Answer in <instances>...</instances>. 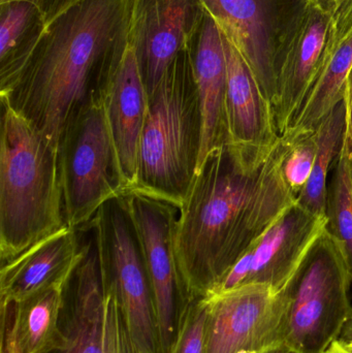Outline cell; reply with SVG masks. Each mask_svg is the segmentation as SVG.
Here are the masks:
<instances>
[{
    "mask_svg": "<svg viewBox=\"0 0 352 353\" xmlns=\"http://www.w3.org/2000/svg\"><path fill=\"white\" fill-rule=\"evenodd\" d=\"M289 148L282 137L269 150L227 142L198 165L176 221V259L187 305L212 294L297 203L283 175Z\"/></svg>",
    "mask_w": 352,
    "mask_h": 353,
    "instance_id": "6da1fadb",
    "label": "cell"
},
{
    "mask_svg": "<svg viewBox=\"0 0 352 353\" xmlns=\"http://www.w3.org/2000/svg\"><path fill=\"white\" fill-rule=\"evenodd\" d=\"M134 0H83L47 25L2 103L60 146L76 112L103 92L130 48Z\"/></svg>",
    "mask_w": 352,
    "mask_h": 353,
    "instance_id": "7a4b0ae2",
    "label": "cell"
},
{
    "mask_svg": "<svg viewBox=\"0 0 352 353\" xmlns=\"http://www.w3.org/2000/svg\"><path fill=\"white\" fill-rule=\"evenodd\" d=\"M0 259L8 263L65 225L59 146L2 103Z\"/></svg>",
    "mask_w": 352,
    "mask_h": 353,
    "instance_id": "3957f363",
    "label": "cell"
},
{
    "mask_svg": "<svg viewBox=\"0 0 352 353\" xmlns=\"http://www.w3.org/2000/svg\"><path fill=\"white\" fill-rule=\"evenodd\" d=\"M148 97L138 180L132 191L180 209L194 182L203 134L200 97L188 49L176 56Z\"/></svg>",
    "mask_w": 352,
    "mask_h": 353,
    "instance_id": "277c9868",
    "label": "cell"
},
{
    "mask_svg": "<svg viewBox=\"0 0 352 353\" xmlns=\"http://www.w3.org/2000/svg\"><path fill=\"white\" fill-rule=\"evenodd\" d=\"M352 270L341 243L328 228L287 288L284 344L297 353H324L352 313Z\"/></svg>",
    "mask_w": 352,
    "mask_h": 353,
    "instance_id": "5b68a950",
    "label": "cell"
},
{
    "mask_svg": "<svg viewBox=\"0 0 352 353\" xmlns=\"http://www.w3.org/2000/svg\"><path fill=\"white\" fill-rule=\"evenodd\" d=\"M94 93L68 122L59 146L66 225L83 228L103 205L124 194L119 161L103 107Z\"/></svg>",
    "mask_w": 352,
    "mask_h": 353,
    "instance_id": "8992f818",
    "label": "cell"
},
{
    "mask_svg": "<svg viewBox=\"0 0 352 353\" xmlns=\"http://www.w3.org/2000/svg\"><path fill=\"white\" fill-rule=\"evenodd\" d=\"M101 276L111 286L136 353H161L150 282L132 221L119 197L107 201L87 224Z\"/></svg>",
    "mask_w": 352,
    "mask_h": 353,
    "instance_id": "52a82bcc",
    "label": "cell"
},
{
    "mask_svg": "<svg viewBox=\"0 0 352 353\" xmlns=\"http://www.w3.org/2000/svg\"><path fill=\"white\" fill-rule=\"evenodd\" d=\"M119 199L142 251L154 302L161 353H169L187 306L175 252L179 209L167 201L134 191Z\"/></svg>",
    "mask_w": 352,
    "mask_h": 353,
    "instance_id": "ba28073f",
    "label": "cell"
},
{
    "mask_svg": "<svg viewBox=\"0 0 352 353\" xmlns=\"http://www.w3.org/2000/svg\"><path fill=\"white\" fill-rule=\"evenodd\" d=\"M206 300V353H267L284 344L289 310L284 290L246 284Z\"/></svg>",
    "mask_w": 352,
    "mask_h": 353,
    "instance_id": "9c48e42d",
    "label": "cell"
},
{
    "mask_svg": "<svg viewBox=\"0 0 352 353\" xmlns=\"http://www.w3.org/2000/svg\"><path fill=\"white\" fill-rule=\"evenodd\" d=\"M334 39V10L306 1L277 54L272 109L279 136L289 130L315 84Z\"/></svg>",
    "mask_w": 352,
    "mask_h": 353,
    "instance_id": "30bf717a",
    "label": "cell"
},
{
    "mask_svg": "<svg viewBox=\"0 0 352 353\" xmlns=\"http://www.w3.org/2000/svg\"><path fill=\"white\" fill-rule=\"evenodd\" d=\"M222 34L239 50L272 105L277 54L306 0H200Z\"/></svg>",
    "mask_w": 352,
    "mask_h": 353,
    "instance_id": "8fae6325",
    "label": "cell"
},
{
    "mask_svg": "<svg viewBox=\"0 0 352 353\" xmlns=\"http://www.w3.org/2000/svg\"><path fill=\"white\" fill-rule=\"evenodd\" d=\"M327 225L328 217H318L296 203L248 249L211 294L246 284H266L282 292Z\"/></svg>",
    "mask_w": 352,
    "mask_h": 353,
    "instance_id": "7c38bea8",
    "label": "cell"
},
{
    "mask_svg": "<svg viewBox=\"0 0 352 353\" xmlns=\"http://www.w3.org/2000/svg\"><path fill=\"white\" fill-rule=\"evenodd\" d=\"M205 16L200 0H134L130 46L148 97L176 56L188 49Z\"/></svg>",
    "mask_w": 352,
    "mask_h": 353,
    "instance_id": "4fadbf2b",
    "label": "cell"
},
{
    "mask_svg": "<svg viewBox=\"0 0 352 353\" xmlns=\"http://www.w3.org/2000/svg\"><path fill=\"white\" fill-rule=\"evenodd\" d=\"M64 311L78 330L81 353H136L115 294L101 276L93 238L68 283Z\"/></svg>",
    "mask_w": 352,
    "mask_h": 353,
    "instance_id": "5bb4252c",
    "label": "cell"
},
{
    "mask_svg": "<svg viewBox=\"0 0 352 353\" xmlns=\"http://www.w3.org/2000/svg\"><path fill=\"white\" fill-rule=\"evenodd\" d=\"M85 253L86 245H79L76 228L65 224L1 265V303L20 302L54 284L68 281Z\"/></svg>",
    "mask_w": 352,
    "mask_h": 353,
    "instance_id": "9a60e30c",
    "label": "cell"
},
{
    "mask_svg": "<svg viewBox=\"0 0 352 353\" xmlns=\"http://www.w3.org/2000/svg\"><path fill=\"white\" fill-rule=\"evenodd\" d=\"M103 101L126 194L134 190L138 180V148L149 101L130 46L121 65L105 87Z\"/></svg>",
    "mask_w": 352,
    "mask_h": 353,
    "instance_id": "2e32d148",
    "label": "cell"
},
{
    "mask_svg": "<svg viewBox=\"0 0 352 353\" xmlns=\"http://www.w3.org/2000/svg\"><path fill=\"white\" fill-rule=\"evenodd\" d=\"M222 37L227 58V142L243 148L272 149L280 136L271 101L239 50Z\"/></svg>",
    "mask_w": 352,
    "mask_h": 353,
    "instance_id": "e0dca14e",
    "label": "cell"
},
{
    "mask_svg": "<svg viewBox=\"0 0 352 353\" xmlns=\"http://www.w3.org/2000/svg\"><path fill=\"white\" fill-rule=\"evenodd\" d=\"M188 51L194 65L202 110V146L198 167L211 151L227 142L225 45L220 29L207 12Z\"/></svg>",
    "mask_w": 352,
    "mask_h": 353,
    "instance_id": "ac0fdd59",
    "label": "cell"
},
{
    "mask_svg": "<svg viewBox=\"0 0 352 353\" xmlns=\"http://www.w3.org/2000/svg\"><path fill=\"white\" fill-rule=\"evenodd\" d=\"M70 281L54 284L20 302L1 303V339L12 352L50 353L63 343L61 319Z\"/></svg>",
    "mask_w": 352,
    "mask_h": 353,
    "instance_id": "d6986e66",
    "label": "cell"
},
{
    "mask_svg": "<svg viewBox=\"0 0 352 353\" xmlns=\"http://www.w3.org/2000/svg\"><path fill=\"white\" fill-rule=\"evenodd\" d=\"M352 68V31L329 51L324 68L282 138L295 140L313 134L322 120L345 99Z\"/></svg>",
    "mask_w": 352,
    "mask_h": 353,
    "instance_id": "ffe728a7",
    "label": "cell"
},
{
    "mask_svg": "<svg viewBox=\"0 0 352 353\" xmlns=\"http://www.w3.org/2000/svg\"><path fill=\"white\" fill-rule=\"evenodd\" d=\"M45 28L34 4L20 0L0 3V93L12 86Z\"/></svg>",
    "mask_w": 352,
    "mask_h": 353,
    "instance_id": "44dd1931",
    "label": "cell"
},
{
    "mask_svg": "<svg viewBox=\"0 0 352 353\" xmlns=\"http://www.w3.org/2000/svg\"><path fill=\"white\" fill-rule=\"evenodd\" d=\"M347 125V103L344 99L314 132L318 144L315 163L309 181L298 195L297 203L318 217H327L329 173L342 150Z\"/></svg>",
    "mask_w": 352,
    "mask_h": 353,
    "instance_id": "7402d4cb",
    "label": "cell"
},
{
    "mask_svg": "<svg viewBox=\"0 0 352 353\" xmlns=\"http://www.w3.org/2000/svg\"><path fill=\"white\" fill-rule=\"evenodd\" d=\"M327 217V228L342 245L352 270V143L349 130L328 184Z\"/></svg>",
    "mask_w": 352,
    "mask_h": 353,
    "instance_id": "603a6c76",
    "label": "cell"
},
{
    "mask_svg": "<svg viewBox=\"0 0 352 353\" xmlns=\"http://www.w3.org/2000/svg\"><path fill=\"white\" fill-rule=\"evenodd\" d=\"M208 303L194 299L184 309L177 337L169 353H206Z\"/></svg>",
    "mask_w": 352,
    "mask_h": 353,
    "instance_id": "cb8c5ba5",
    "label": "cell"
},
{
    "mask_svg": "<svg viewBox=\"0 0 352 353\" xmlns=\"http://www.w3.org/2000/svg\"><path fill=\"white\" fill-rule=\"evenodd\" d=\"M285 140L289 143V148L283 163V175L289 188L298 197L309 181L315 163L318 150L315 134Z\"/></svg>",
    "mask_w": 352,
    "mask_h": 353,
    "instance_id": "d4e9b609",
    "label": "cell"
},
{
    "mask_svg": "<svg viewBox=\"0 0 352 353\" xmlns=\"http://www.w3.org/2000/svg\"><path fill=\"white\" fill-rule=\"evenodd\" d=\"M332 6L334 8L333 48L352 31V0H332Z\"/></svg>",
    "mask_w": 352,
    "mask_h": 353,
    "instance_id": "484cf974",
    "label": "cell"
},
{
    "mask_svg": "<svg viewBox=\"0 0 352 353\" xmlns=\"http://www.w3.org/2000/svg\"><path fill=\"white\" fill-rule=\"evenodd\" d=\"M8 1H14V0H0V3ZM20 1H27L34 4L41 10L45 24L48 25L60 14H63L64 12L83 0H20Z\"/></svg>",
    "mask_w": 352,
    "mask_h": 353,
    "instance_id": "4316f807",
    "label": "cell"
},
{
    "mask_svg": "<svg viewBox=\"0 0 352 353\" xmlns=\"http://www.w3.org/2000/svg\"><path fill=\"white\" fill-rule=\"evenodd\" d=\"M61 325L65 333V340L59 347L50 353H81L80 338L78 330L72 319L68 316V313L62 312Z\"/></svg>",
    "mask_w": 352,
    "mask_h": 353,
    "instance_id": "83f0119b",
    "label": "cell"
},
{
    "mask_svg": "<svg viewBox=\"0 0 352 353\" xmlns=\"http://www.w3.org/2000/svg\"><path fill=\"white\" fill-rule=\"evenodd\" d=\"M345 101L347 103V122H349L347 130H349V138L352 143V68L349 72V79H347Z\"/></svg>",
    "mask_w": 352,
    "mask_h": 353,
    "instance_id": "f1b7e54d",
    "label": "cell"
},
{
    "mask_svg": "<svg viewBox=\"0 0 352 353\" xmlns=\"http://www.w3.org/2000/svg\"><path fill=\"white\" fill-rule=\"evenodd\" d=\"M338 340L339 341L343 342V343L352 341V313L349 321H346L344 327H343L342 332H341V335Z\"/></svg>",
    "mask_w": 352,
    "mask_h": 353,
    "instance_id": "f546056e",
    "label": "cell"
},
{
    "mask_svg": "<svg viewBox=\"0 0 352 353\" xmlns=\"http://www.w3.org/2000/svg\"><path fill=\"white\" fill-rule=\"evenodd\" d=\"M324 353H351L349 352V350H346V348L343 346V344L341 343L339 340H336V341L333 342L332 344H331L330 347L328 348V350H326Z\"/></svg>",
    "mask_w": 352,
    "mask_h": 353,
    "instance_id": "4dcf8cb0",
    "label": "cell"
},
{
    "mask_svg": "<svg viewBox=\"0 0 352 353\" xmlns=\"http://www.w3.org/2000/svg\"><path fill=\"white\" fill-rule=\"evenodd\" d=\"M267 353H297L295 352V350H291V348H289V346L285 345V344H283V345L279 346V347L275 348V350H271V352H267Z\"/></svg>",
    "mask_w": 352,
    "mask_h": 353,
    "instance_id": "1f68e13d",
    "label": "cell"
},
{
    "mask_svg": "<svg viewBox=\"0 0 352 353\" xmlns=\"http://www.w3.org/2000/svg\"><path fill=\"white\" fill-rule=\"evenodd\" d=\"M306 1L309 2V3L318 4V6H329V8H332V0H306ZM334 10V8H333Z\"/></svg>",
    "mask_w": 352,
    "mask_h": 353,
    "instance_id": "d6a6232c",
    "label": "cell"
},
{
    "mask_svg": "<svg viewBox=\"0 0 352 353\" xmlns=\"http://www.w3.org/2000/svg\"><path fill=\"white\" fill-rule=\"evenodd\" d=\"M0 353H14L10 350L8 344L6 343V340L1 339V352Z\"/></svg>",
    "mask_w": 352,
    "mask_h": 353,
    "instance_id": "836d02e7",
    "label": "cell"
},
{
    "mask_svg": "<svg viewBox=\"0 0 352 353\" xmlns=\"http://www.w3.org/2000/svg\"><path fill=\"white\" fill-rule=\"evenodd\" d=\"M341 343L343 344V346H344V347L346 348V350H349V352L352 353V341L347 342V343H343V342H341Z\"/></svg>",
    "mask_w": 352,
    "mask_h": 353,
    "instance_id": "e575fe53",
    "label": "cell"
},
{
    "mask_svg": "<svg viewBox=\"0 0 352 353\" xmlns=\"http://www.w3.org/2000/svg\"><path fill=\"white\" fill-rule=\"evenodd\" d=\"M239 353H258V352H242Z\"/></svg>",
    "mask_w": 352,
    "mask_h": 353,
    "instance_id": "d590c367",
    "label": "cell"
}]
</instances>
